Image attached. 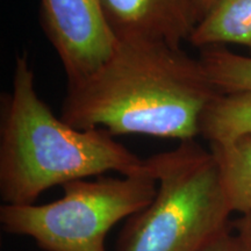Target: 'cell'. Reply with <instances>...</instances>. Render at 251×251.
<instances>
[{"instance_id":"30bf717a","label":"cell","mask_w":251,"mask_h":251,"mask_svg":"<svg viewBox=\"0 0 251 251\" xmlns=\"http://www.w3.org/2000/svg\"><path fill=\"white\" fill-rule=\"evenodd\" d=\"M198 59L219 92L251 90V56L237 55L222 46H212L202 48Z\"/></svg>"},{"instance_id":"8fae6325","label":"cell","mask_w":251,"mask_h":251,"mask_svg":"<svg viewBox=\"0 0 251 251\" xmlns=\"http://www.w3.org/2000/svg\"><path fill=\"white\" fill-rule=\"evenodd\" d=\"M200 251H251V247L240 234L226 230Z\"/></svg>"},{"instance_id":"277c9868","label":"cell","mask_w":251,"mask_h":251,"mask_svg":"<svg viewBox=\"0 0 251 251\" xmlns=\"http://www.w3.org/2000/svg\"><path fill=\"white\" fill-rule=\"evenodd\" d=\"M63 190L61 199L43 205L2 203V228L34 238L46 251H106L111 228L151 203L157 180L149 168L122 178L70 181Z\"/></svg>"},{"instance_id":"ba28073f","label":"cell","mask_w":251,"mask_h":251,"mask_svg":"<svg viewBox=\"0 0 251 251\" xmlns=\"http://www.w3.org/2000/svg\"><path fill=\"white\" fill-rule=\"evenodd\" d=\"M199 135L211 144L251 135V90L219 93L203 112Z\"/></svg>"},{"instance_id":"5b68a950","label":"cell","mask_w":251,"mask_h":251,"mask_svg":"<svg viewBox=\"0 0 251 251\" xmlns=\"http://www.w3.org/2000/svg\"><path fill=\"white\" fill-rule=\"evenodd\" d=\"M40 21L62 63L68 85L93 74L117 43L99 0H40Z\"/></svg>"},{"instance_id":"8992f818","label":"cell","mask_w":251,"mask_h":251,"mask_svg":"<svg viewBox=\"0 0 251 251\" xmlns=\"http://www.w3.org/2000/svg\"><path fill=\"white\" fill-rule=\"evenodd\" d=\"M115 40L161 41L181 47L198 25L191 0H99Z\"/></svg>"},{"instance_id":"3957f363","label":"cell","mask_w":251,"mask_h":251,"mask_svg":"<svg viewBox=\"0 0 251 251\" xmlns=\"http://www.w3.org/2000/svg\"><path fill=\"white\" fill-rule=\"evenodd\" d=\"M147 162L157 192L133 216L121 251H200L227 230L233 211L212 151L184 141Z\"/></svg>"},{"instance_id":"9c48e42d","label":"cell","mask_w":251,"mask_h":251,"mask_svg":"<svg viewBox=\"0 0 251 251\" xmlns=\"http://www.w3.org/2000/svg\"><path fill=\"white\" fill-rule=\"evenodd\" d=\"M231 211H251V135L227 143L211 144Z\"/></svg>"},{"instance_id":"7c38bea8","label":"cell","mask_w":251,"mask_h":251,"mask_svg":"<svg viewBox=\"0 0 251 251\" xmlns=\"http://www.w3.org/2000/svg\"><path fill=\"white\" fill-rule=\"evenodd\" d=\"M216 2H218V0H191V4L193 6L194 12H196L198 24L208 14V12L214 7Z\"/></svg>"},{"instance_id":"4fadbf2b","label":"cell","mask_w":251,"mask_h":251,"mask_svg":"<svg viewBox=\"0 0 251 251\" xmlns=\"http://www.w3.org/2000/svg\"><path fill=\"white\" fill-rule=\"evenodd\" d=\"M237 233L242 236L251 247V211L242 215L237 224Z\"/></svg>"},{"instance_id":"6da1fadb","label":"cell","mask_w":251,"mask_h":251,"mask_svg":"<svg viewBox=\"0 0 251 251\" xmlns=\"http://www.w3.org/2000/svg\"><path fill=\"white\" fill-rule=\"evenodd\" d=\"M199 59L161 41L117 40L93 74L68 85L61 119L113 136L139 134L180 142L199 136L200 120L218 96Z\"/></svg>"},{"instance_id":"7a4b0ae2","label":"cell","mask_w":251,"mask_h":251,"mask_svg":"<svg viewBox=\"0 0 251 251\" xmlns=\"http://www.w3.org/2000/svg\"><path fill=\"white\" fill-rule=\"evenodd\" d=\"M0 196L34 203L50 187L106 172L146 174L141 159L103 128L78 129L40 98L27 54L15 58L11 91L0 100Z\"/></svg>"},{"instance_id":"52a82bcc","label":"cell","mask_w":251,"mask_h":251,"mask_svg":"<svg viewBox=\"0 0 251 251\" xmlns=\"http://www.w3.org/2000/svg\"><path fill=\"white\" fill-rule=\"evenodd\" d=\"M187 42L198 48L238 45L251 52V0H218Z\"/></svg>"}]
</instances>
